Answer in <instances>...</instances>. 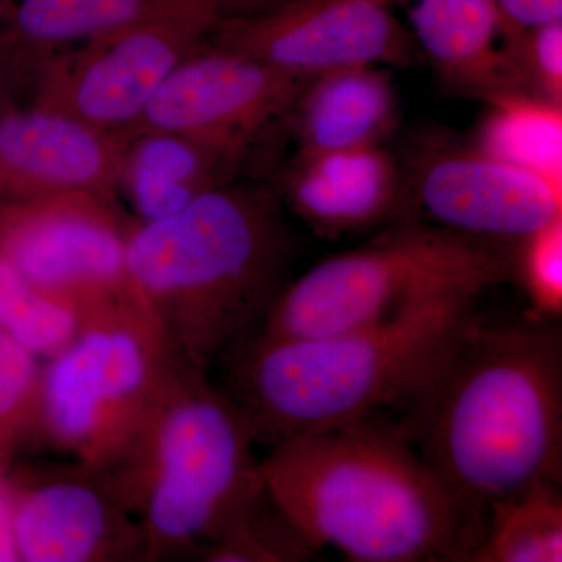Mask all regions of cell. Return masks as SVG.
Masks as SVG:
<instances>
[{"mask_svg": "<svg viewBox=\"0 0 562 562\" xmlns=\"http://www.w3.org/2000/svg\"><path fill=\"white\" fill-rule=\"evenodd\" d=\"M262 487L317 552L355 562L468 561L483 531L398 432L375 422L292 436L258 464Z\"/></svg>", "mask_w": 562, "mask_h": 562, "instance_id": "1", "label": "cell"}, {"mask_svg": "<svg viewBox=\"0 0 562 562\" xmlns=\"http://www.w3.org/2000/svg\"><path fill=\"white\" fill-rule=\"evenodd\" d=\"M420 454L472 513L561 482L562 339L550 325L473 321L414 403Z\"/></svg>", "mask_w": 562, "mask_h": 562, "instance_id": "2", "label": "cell"}, {"mask_svg": "<svg viewBox=\"0 0 562 562\" xmlns=\"http://www.w3.org/2000/svg\"><path fill=\"white\" fill-rule=\"evenodd\" d=\"M479 295L446 292L382 324L330 335H251L231 353L227 394L255 441L271 446L372 422L391 406H414L475 321Z\"/></svg>", "mask_w": 562, "mask_h": 562, "instance_id": "3", "label": "cell"}, {"mask_svg": "<svg viewBox=\"0 0 562 562\" xmlns=\"http://www.w3.org/2000/svg\"><path fill=\"white\" fill-rule=\"evenodd\" d=\"M284 250L272 199L225 183L165 220L136 221L127 266L177 358L209 371L260 327Z\"/></svg>", "mask_w": 562, "mask_h": 562, "instance_id": "4", "label": "cell"}, {"mask_svg": "<svg viewBox=\"0 0 562 562\" xmlns=\"http://www.w3.org/2000/svg\"><path fill=\"white\" fill-rule=\"evenodd\" d=\"M254 442L231 395L181 362L131 457L102 475L139 520L144 561L199 557L265 497Z\"/></svg>", "mask_w": 562, "mask_h": 562, "instance_id": "5", "label": "cell"}, {"mask_svg": "<svg viewBox=\"0 0 562 562\" xmlns=\"http://www.w3.org/2000/svg\"><path fill=\"white\" fill-rule=\"evenodd\" d=\"M181 362L139 299L83 317L74 341L44 361L36 442L110 475Z\"/></svg>", "mask_w": 562, "mask_h": 562, "instance_id": "6", "label": "cell"}, {"mask_svg": "<svg viewBox=\"0 0 562 562\" xmlns=\"http://www.w3.org/2000/svg\"><path fill=\"white\" fill-rule=\"evenodd\" d=\"M508 269L486 241L409 225L317 262L279 291L254 335L306 338L382 324L446 292L482 294Z\"/></svg>", "mask_w": 562, "mask_h": 562, "instance_id": "7", "label": "cell"}, {"mask_svg": "<svg viewBox=\"0 0 562 562\" xmlns=\"http://www.w3.org/2000/svg\"><path fill=\"white\" fill-rule=\"evenodd\" d=\"M136 221L113 199L68 192L0 205V258L83 317L139 299L127 266Z\"/></svg>", "mask_w": 562, "mask_h": 562, "instance_id": "8", "label": "cell"}, {"mask_svg": "<svg viewBox=\"0 0 562 562\" xmlns=\"http://www.w3.org/2000/svg\"><path fill=\"white\" fill-rule=\"evenodd\" d=\"M220 22H143L50 52L33 79L31 105L99 131H131L166 79L206 46Z\"/></svg>", "mask_w": 562, "mask_h": 562, "instance_id": "9", "label": "cell"}, {"mask_svg": "<svg viewBox=\"0 0 562 562\" xmlns=\"http://www.w3.org/2000/svg\"><path fill=\"white\" fill-rule=\"evenodd\" d=\"M209 44L308 80L355 66L406 68L416 44L376 0H258L228 14Z\"/></svg>", "mask_w": 562, "mask_h": 562, "instance_id": "10", "label": "cell"}, {"mask_svg": "<svg viewBox=\"0 0 562 562\" xmlns=\"http://www.w3.org/2000/svg\"><path fill=\"white\" fill-rule=\"evenodd\" d=\"M306 80L206 43L171 76L131 133H171L238 165L251 144L290 116Z\"/></svg>", "mask_w": 562, "mask_h": 562, "instance_id": "11", "label": "cell"}, {"mask_svg": "<svg viewBox=\"0 0 562 562\" xmlns=\"http://www.w3.org/2000/svg\"><path fill=\"white\" fill-rule=\"evenodd\" d=\"M22 562L144 561L139 520L101 473L74 461L9 473Z\"/></svg>", "mask_w": 562, "mask_h": 562, "instance_id": "12", "label": "cell"}, {"mask_svg": "<svg viewBox=\"0 0 562 562\" xmlns=\"http://www.w3.org/2000/svg\"><path fill=\"white\" fill-rule=\"evenodd\" d=\"M414 203L435 227L516 243L562 217V188L473 146L436 151L422 162Z\"/></svg>", "mask_w": 562, "mask_h": 562, "instance_id": "13", "label": "cell"}, {"mask_svg": "<svg viewBox=\"0 0 562 562\" xmlns=\"http://www.w3.org/2000/svg\"><path fill=\"white\" fill-rule=\"evenodd\" d=\"M131 132H105L57 111L0 113V202L91 192L116 201Z\"/></svg>", "mask_w": 562, "mask_h": 562, "instance_id": "14", "label": "cell"}, {"mask_svg": "<svg viewBox=\"0 0 562 562\" xmlns=\"http://www.w3.org/2000/svg\"><path fill=\"white\" fill-rule=\"evenodd\" d=\"M284 190L314 232L336 238L387 220L401 199V177L382 146L353 147L299 155Z\"/></svg>", "mask_w": 562, "mask_h": 562, "instance_id": "15", "label": "cell"}, {"mask_svg": "<svg viewBox=\"0 0 562 562\" xmlns=\"http://www.w3.org/2000/svg\"><path fill=\"white\" fill-rule=\"evenodd\" d=\"M414 41L447 83L484 101L527 92L508 49L498 0H409Z\"/></svg>", "mask_w": 562, "mask_h": 562, "instance_id": "16", "label": "cell"}, {"mask_svg": "<svg viewBox=\"0 0 562 562\" xmlns=\"http://www.w3.org/2000/svg\"><path fill=\"white\" fill-rule=\"evenodd\" d=\"M257 0H0V32L44 60L50 52L143 22L168 18L222 21Z\"/></svg>", "mask_w": 562, "mask_h": 562, "instance_id": "17", "label": "cell"}, {"mask_svg": "<svg viewBox=\"0 0 562 562\" xmlns=\"http://www.w3.org/2000/svg\"><path fill=\"white\" fill-rule=\"evenodd\" d=\"M301 151L382 146L398 120V95L387 68L331 70L303 85L290 113Z\"/></svg>", "mask_w": 562, "mask_h": 562, "instance_id": "18", "label": "cell"}, {"mask_svg": "<svg viewBox=\"0 0 562 562\" xmlns=\"http://www.w3.org/2000/svg\"><path fill=\"white\" fill-rule=\"evenodd\" d=\"M235 162L171 133H131L120 177L138 222L165 220L231 183Z\"/></svg>", "mask_w": 562, "mask_h": 562, "instance_id": "19", "label": "cell"}, {"mask_svg": "<svg viewBox=\"0 0 562 562\" xmlns=\"http://www.w3.org/2000/svg\"><path fill=\"white\" fill-rule=\"evenodd\" d=\"M487 102L475 147L562 188V103L530 92Z\"/></svg>", "mask_w": 562, "mask_h": 562, "instance_id": "20", "label": "cell"}, {"mask_svg": "<svg viewBox=\"0 0 562 562\" xmlns=\"http://www.w3.org/2000/svg\"><path fill=\"white\" fill-rule=\"evenodd\" d=\"M468 561L561 562L560 483L538 482L490 506Z\"/></svg>", "mask_w": 562, "mask_h": 562, "instance_id": "21", "label": "cell"}, {"mask_svg": "<svg viewBox=\"0 0 562 562\" xmlns=\"http://www.w3.org/2000/svg\"><path fill=\"white\" fill-rule=\"evenodd\" d=\"M80 325L76 310L36 290L0 258V331L46 361L74 341Z\"/></svg>", "mask_w": 562, "mask_h": 562, "instance_id": "22", "label": "cell"}, {"mask_svg": "<svg viewBox=\"0 0 562 562\" xmlns=\"http://www.w3.org/2000/svg\"><path fill=\"white\" fill-rule=\"evenodd\" d=\"M41 372L40 358L0 331V476H9L21 450L36 442Z\"/></svg>", "mask_w": 562, "mask_h": 562, "instance_id": "23", "label": "cell"}, {"mask_svg": "<svg viewBox=\"0 0 562 562\" xmlns=\"http://www.w3.org/2000/svg\"><path fill=\"white\" fill-rule=\"evenodd\" d=\"M314 553L265 494L199 557L211 562H292L310 560Z\"/></svg>", "mask_w": 562, "mask_h": 562, "instance_id": "24", "label": "cell"}, {"mask_svg": "<svg viewBox=\"0 0 562 562\" xmlns=\"http://www.w3.org/2000/svg\"><path fill=\"white\" fill-rule=\"evenodd\" d=\"M516 269L531 312L539 321L562 314V217L516 241Z\"/></svg>", "mask_w": 562, "mask_h": 562, "instance_id": "25", "label": "cell"}, {"mask_svg": "<svg viewBox=\"0 0 562 562\" xmlns=\"http://www.w3.org/2000/svg\"><path fill=\"white\" fill-rule=\"evenodd\" d=\"M508 49L524 90L562 103V20L508 27Z\"/></svg>", "mask_w": 562, "mask_h": 562, "instance_id": "26", "label": "cell"}, {"mask_svg": "<svg viewBox=\"0 0 562 562\" xmlns=\"http://www.w3.org/2000/svg\"><path fill=\"white\" fill-rule=\"evenodd\" d=\"M36 63L0 32V113L11 103L13 85L22 79H35Z\"/></svg>", "mask_w": 562, "mask_h": 562, "instance_id": "27", "label": "cell"}, {"mask_svg": "<svg viewBox=\"0 0 562 562\" xmlns=\"http://www.w3.org/2000/svg\"><path fill=\"white\" fill-rule=\"evenodd\" d=\"M498 3L512 27H531L562 20V0H498Z\"/></svg>", "mask_w": 562, "mask_h": 562, "instance_id": "28", "label": "cell"}, {"mask_svg": "<svg viewBox=\"0 0 562 562\" xmlns=\"http://www.w3.org/2000/svg\"><path fill=\"white\" fill-rule=\"evenodd\" d=\"M18 560L9 476H0V562Z\"/></svg>", "mask_w": 562, "mask_h": 562, "instance_id": "29", "label": "cell"}, {"mask_svg": "<svg viewBox=\"0 0 562 562\" xmlns=\"http://www.w3.org/2000/svg\"><path fill=\"white\" fill-rule=\"evenodd\" d=\"M376 2L383 3V5L392 7L395 3L409 2V0H376Z\"/></svg>", "mask_w": 562, "mask_h": 562, "instance_id": "30", "label": "cell"}, {"mask_svg": "<svg viewBox=\"0 0 562 562\" xmlns=\"http://www.w3.org/2000/svg\"><path fill=\"white\" fill-rule=\"evenodd\" d=\"M0 205H2V202H0Z\"/></svg>", "mask_w": 562, "mask_h": 562, "instance_id": "31", "label": "cell"}]
</instances>
